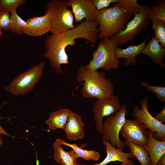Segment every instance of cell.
Wrapping results in <instances>:
<instances>
[{
  "label": "cell",
  "instance_id": "37",
  "mask_svg": "<svg viewBox=\"0 0 165 165\" xmlns=\"http://www.w3.org/2000/svg\"><path fill=\"white\" fill-rule=\"evenodd\" d=\"M119 165H127L126 164L123 163H121V164Z\"/></svg>",
  "mask_w": 165,
  "mask_h": 165
},
{
  "label": "cell",
  "instance_id": "13",
  "mask_svg": "<svg viewBox=\"0 0 165 165\" xmlns=\"http://www.w3.org/2000/svg\"><path fill=\"white\" fill-rule=\"evenodd\" d=\"M26 21L27 26L24 33L29 36H41L50 32L51 29V21L48 14L46 13L43 16L31 18Z\"/></svg>",
  "mask_w": 165,
  "mask_h": 165
},
{
  "label": "cell",
  "instance_id": "31",
  "mask_svg": "<svg viewBox=\"0 0 165 165\" xmlns=\"http://www.w3.org/2000/svg\"><path fill=\"white\" fill-rule=\"evenodd\" d=\"M154 117L160 122L163 124L165 125V107L164 106Z\"/></svg>",
  "mask_w": 165,
  "mask_h": 165
},
{
  "label": "cell",
  "instance_id": "33",
  "mask_svg": "<svg viewBox=\"0 0 165 165\" xmlns=\"http://www.w3.org/2000/svg\"><path fill=\"white\" fill-rule=\"evenodd\" d=\"M162 165H165V154L163 155L160 159L159 161Z\"/></svg>",
  "mask_w": 165,
  "mask_h": 165
},
{
  "label": "cell",
  "instance_id": "24",
  "mask_svg": "<svg viewBox=\"0 0 165 165\" xmlns=\"http://www.w3.org/2000/svg\"><path fill=\"white\" fill-rule=\"evenodd\" d=\"M117 3L130 16L143 11L146 7L139 4L137 0H118Z\"/></svg>",
  "mask_w": 165,
  "mask_h": 165
},
{
  "label": "cell",
  "instance_id": "9",
  "mask_svg": "<svg viewBox=\"0 0 165 165\" xmlns=\"http://www.w3.org/2000/svg\"><path fill=\"white\" fill-rule=\"evenodd\" d=\"M151 7H146L144 10L135 15L123 30L111 37L117 46L132 41L141 31L146 28L149 22L146 16Z\"/></svg>",
  "mask_w": 165,
  "mask_h": 165
},
{
  "label": "cell",
  "instance_id": "19",
  "mask_svg": "<svg viewBox=\"0 0 165 165\" xmlns=\"http://www.w3.org/2000/svg\"><path fill=\"white\" fill-rule=\"evenodd\" d=\"M62 145L57 139L53 144V160L62 165H86L80 164L77 161L73 150L67 152L64 150Z\"/></svg>",
  "mask_w": 165,
  "mask_h": 165
},
{
  "label": "cell",
  "instance_id": "7",
  "mask_svg": "<svg viewBox=\"0 0 165 165\" xmlns=\"http://www.w3.org/2000/svg\"><path fill=\"white\" fill-rule=\"evenodd\" d=\"M128 112L127 105L124 104L121 106L119 111L107 117L103 124L102 139L109 141L112 146L122 151L124 150L125 145L124 141L119 138V134Z\"/></svg>",
  "mask_w": 165,
  "mask_h": 165
},
{
  "label": "cell",
  "instance_id": "27",
  "mask_svg": "<svg viewBox=\"0 0 165 165\" xmlns=\"http://www.w3.org/2000/svg\"><path fill=\"white\" fill-rule=\"evenodd\" d=\"M26 2V0H0V9L12 14L16 12V9Z\"/></svg>",
  "mask_w": 165,
  "mask_h": 165
},
{
  "label": "cell",
  "instance_id": "11",
  "mask_svg": "<svg viewBox=\"0 0 165 165\" xmlns=\"http://www.w3.org/2000/svg\"><path fill=\"white\" fill-rule=\"evenodd\" d=\"M135 119L133 120L126 119L120 131L126 140L138 144L145 149L149 138L148 131L142 123Z\"/></svg>",
  "mask_w": 165,
  "mask_h": 165
},
{
  "label": "cell",
  "instance_id": "20",
  "mask_svg": "<svg viewBox=\"0 0 165 165\" xmlns=\"http://www.w3.org/2000/svg\"><path fill=\"white\" fill-rule=\"evenodd\" d=\"M72 112L70 109L60 108L58 110L50 113L49 118L45 121V123L50 130L61 128L64 130L69 116Z\"/></svg>",
  "mask_w": 165,
  "mask_h": 165
},
{
  "label": "cell",
  "instance_id": "1",
  "mask_svg": "<svg viewBox=\"0 0 165 165\" xmlns=\"http://www.w3.org/2000/svg\"><path fill=\"white\" fill-rule=\"evenodd\" d=\"M99 32L96 22H90L85 20L74 28L65 32L57 34L51 33L45 40V52L42 57L49 61L50 65L57 73L63 74L61 65L69 63L65 50L67 47L75 45V40L78 38L85 39L94 44L98 37Z\"/></svg>",
  "mask_w": 165,
  "mask_h": 165
},
{
  "label": "cell",
  "instance_id": "26",
  "mask_svg": "<svg viewBox=\"0 0 165 165\" xmlns=\"http://www.w3.org/2000/svg\"><path fill=\"white\" fill-rule=\"evenodd\" d=\"M152 23L154 37L161 45L165 48V22L157 20L152 21Z\"/></svg>",
  "mask_w": 165,
  "mask_h": 165
},
{
  "label": "cell",
  "instance_id": "30",
  "mask_svg": "<svg viewBox=\"0 0 165 165\" xmlns=\"http://www.w3.org/2000/svg\"><path fill=\"white\" fill-rule=\"evenodd\" d=\"M92 1L99 11L102 9L108 8L112 3H118V0H92Z\"/></svg>",
  "mask_w": 165,
  "mask_h": 165
},
{
  "label": "cell",
  "instance_id": "10",
  "mask_svg": "<svg viewBox=\"0 0 165 165\" xmlns=\"http://www.w3.org/2000/svg\"><path fill=\"white\" fill-rule=\"evenodd\" d=\"M121 106L118 97L116 95L101 99H97L93 106V118L96 129L100 134L103 132L102 119L118 112Z\"/></svg>",
  "mask_w": 165,
  "mask_h": 165
},
{
  "label": "cell",
  "instance_id": "28",
  "mask_svg": "<svg viewBox=\"0 0 165 165\" xmlns=\"http://www.w3.org/2000/svg\"><path fill=\"white\" fill-rule=\"evenodd\" d=\"M141 85L144 86L149 92L154 94L160 102H165V87L157 85L152 86L145 82L141 83Z\"/></svg>",
  "mask_w": 165,
  "mask_h": 165
},
{
  "label": "cell",
  "instance_id": "23",
  "mask_svg": "<svg viewBox=\"0 0 165 165\" xmlns=\"http://www.w3.org/2000/svg\"><path fill=\"white\" fill-rule=\"evenodd\" d=\"M151 7L146 17L152 22L157 20L165 22V1L158 0Z\"/></svg>",
  "mask_w": 165,
  "mask_h": 165
},
{
  "label": "cell",
  "instance_id": "18",
  "mask_svg": "<svg viewBox=\"0 0 165 165\" xmlns=\"http://www.w3.org/2000/svg\"><path fill=\"white\" fill-rule=\"evenodd\" d=\"M148 133L149 138L145 149L150 157L151 165H157L160 158L165 154V141L155 138L150 130Z\"/></svg>",
  "mask_w": 165,
  "mask_h": 165
},
{
  "label": "cell",
  "instance_id": "2",
  "mask_svg": "<svg viewBox=\"0 0 165 165\" xmlns=\"http://www.w3.org/2000/svg\"><path fill=\"white\" fill-rule=\"evenodd\" d=\"M76 80L82 83L81 94L83 98L101 99L108 97L114 93L113 82L106 78L104 72L88 69L84 65L79 68Z\"/></svg>",
  "mask_w": 165,
  "mask_h": 165
},
{
  "label": "cell",
  "instance_id": "22",
  "mask_svg": "<svg viewBox=\"0 0 165 165\" xmlns=\"http://www.w3.org/2000/svg\"><path fill=\"white\" fill-rule=\"evenodd\" d=\"M124 144L130 149V154L135 157L141 165H151V160L148 152L142 146L126 140L124 141Z\"/></svg>",
  "mask_w": 165,
  "mask_h": 165
},
{
  "label": "cell",
  "instance_id": "8",
  "mask_svg": "<svg viewBox=\"0 0 165 165\" xmlns=\"http://www.w3.org/2000/svg\"><path fill=\"white\" fill-rule=\"evenodd\" d=\"M148 98L145 97L141 101V108L135 106L133 109L132 116L152 133L154 138L159 141H165V125L156 119L150 113L148 109Z\"/></svg>",
  "mask_w": 165,
  "mask_h": 165
},
{
  "label": "cell",
  "instance_id": "3",
  "mask_svg": "<svg viewBox=\"0 0 165 165\" xmlns=\"http://www.w3.org/2000/svg\"><path fill=\"white\" fill-rule=\"evenodd\" d=\"M130 16L117 3L112 7L99 10L96 21L99 38H111L118 34L125 28Z\"/></svg>",
  "mask_w": 165,
  "mask_h": 165
},
{
  "label": "cell",
  "instance_id": "6",
  "mask_svg": "<svg viewBox=\"0 0 165 165\" xmlns=\"http://www.w3.org/2000/svg\"><path fill=\"white\" fill-rule=\"evenodd\" d=\"M46 64L45 61H42L20 73L5 87V90L16 96L28 94L39 82Z\"/></svg>",
  "mask_w": 165,
  "mask_h": 165
},
{
  "label": "cell",
  "instance_id": "4",
  "mask_svg": "<svg viewBox=\"0 0 165 165\" xmlns=\"http://www.w3.org/2000/svg\"><path fill=\"white\" fill-rule=\"evenodd\" d=\"M117 46L112 38L102 39L97 49L92 52V59L85 66L88 69L95 71L99 69L110 71L118 68L119 61L115 56Z\"/></svg>",
  "mask_w": 165,
  "mask_h": 165
},
{
  "label": "cell",
  "instance_id": "32",
  "mask_svg": "<svg viewBox=\"0 0 165 165\" xmlns=\"http://www.w3.org/2000/svg\"><path fill=\"white\" fill-rule=\"evenodd\" d=\"M2 118L0 117V120ZM0 133H1L2 134H4L6 136H8L9 137H10V135L0 125Z\"/></svg>",
  "mask_w": 165,
  "mask_h": 165
},
{
  "label": "cell",
  "instance_id": "36",
  "mask_svg": "<svg viewBox=\"0 0 165 165\" xmlns=\"http://www.w3.org/2000/svg\"><path fill=\"white\" fill-rule=\"evenodd\" d=\"M157 165H162L160 162H158L157 163Z\"/></svg>",
  "mask_w": 165,
  "mask_h": 165
},
{
  "label": "cell",
  "instance_id": "25",
  "mask_svg": "<svg viewBox=\"0 0 165 165\" xmlns=\"http://www.w3.org/2000/svg\"><path fill=\"white\" fill-rule=\"evenodd\" d=\"M11 24L9 31L21 35L24 33V30L27 26L26 21L23 20L15 12L10 15Z\"/></svg>",
  "mask_w": 165,
  "mask_h": 165
},
{
  "label": "cell",
  "instance_id": "16",
  "mask_svg": "<svg viewBox=\"0 0 165 165\" xmlns=\"http://www.w3.org/2000/svg\"><path fill=\"white\" fill-rule=\"evenodd\" d=\"M83 126L81 117L72 112L69 116L64 130L69 140L81 139L85 136Z\"/></svg>",
  "mask_w": 165,
  "mask_h": 165
},
{
  "label": "cell",
  "instance_id": "17",
  "mask_svg": "<svg viewBox=\"0 0 165 165\" xmlns=\"http://www.w3.org/2000/svg\"><path fill=\"white\" fill-rule=\"evenodd\" d=\"M141 53L147 55L161 68H165V63L163 61L165 57V48L161 45L154 36L149 40Z\"/></svg>",
  "mask_w": 165,
  "mask_h": 165
},
{
  "label": "cell",
  "instance_id": "34",
  "mask_svg": "<svg viewBox=\"0 0 165 165\" xmlns=\"http://www.w3.org/2000/svg\"><path fill=\"white\" fill-rule=\"evenodd\" d=\"M2 134L0 133V148L3 144V141L1 138V135Z\"/></svg>",
  "mask_w": 165,
  "mask_h": 165
},
{
  "label": "cell",
  "instance_id": "12",
  "mask_svg": "<svg viewBox=\"0 0 165 165\" xmlns=\"http://www.w3.org/2000/svg\"><path fill=\"white\" fill-rule=\"evenodd\" d=\"M68 6L72 8V11L76 22L79 23L84 19L89 22H96L99 13L92 0H68Z\"/></svg>",
  "mask_w": 165,
  "mask_h": 165
},
{
  "label": "cell",
  "instance_id": "15",
  "mask_svg": "<svg viewBox=\"0 0 165 165\" xmlns=\"http://www.w3.org/2000/svg\"><path fill=\"white\" fill-rule=\"evenodd\" d=\"M148 36L141 43L136 45H131L124 49H121L117 46L115 49V56L116 58L118 60L124 58V65L129 66L134 65L137 63L136 57L140 53L146 46V42L149 38Z\"/></svg>",
  "mask_w": 165,
  "mask_h": 165
},
{
  "label": "cell",
  "instance_id": "29",
  "mask_svg": "<svg viewBox=\"0 0 165 165\" xmlns=\"http://www.w3.org/2000/svg\"><path fill=\"white\" fill-rule=\"evenodd\" d=\"M10 13L0 9V28L6 30H9L11 20Z\"/></svg>",
  "mask_w": 165,
  "mask_h": 165
},
{
  "label": "cell",
  "instance_id": "21",
  "mask_svg": "<svg viewBox=\"0 0 165 165\" xmlns=\"http://www.w3.org/2000/svg\"><path fill=\"white\" fill-rule=\"evenodd\" d=\"M57 139L62 145H65L72 148L77 159L80 157L87 161L90 160L98 161L99 159L101 154L97 151L94 150H88L84 149L79 147L76 143H70L63 139Z\"/></svg>",
  "mask_w": 165,
  "mask_h": 165
},
{
  "label": "cell",
  "instance_id": "5",
  "mask_svg": "<svg viewBox=\"0 0 165 165\" xmlns=\"http://www.w3.org/2000/svg\"><path fill=\"white\" fill-rule=\"evenodd\" d=\"M68 7L67 1L64 0H52L47 4L45 13L51 21V33H60L75 27L73 15Z\"/></svg>",
  "mask_w": 165,
  "mask_h": 165
},
{
  "label": "cell",
  "instance_id": "35",
  "mask_svg": "<svg viewBox=\"0 0 165 165\" xmlns=\"http://www.w3.org/2000/svg\"><path fill=\"white\" fill-rule=\"evenodd\" d=\"M1 29L0 28V37L1 36V35L2 34V32Z\"/></svg>",
  "mask_w": 165,
  "mask_h": 165
},
{
  "label": "cell",
  "instance_id": "14",
  "mask_svg": "<svg viewBox=\"0 0 165 165\" xmlns=\"http://www.w3.org/2000/svg\"><path fill=\"white\" fill-rule=\"evenodd\" d=\"M102 142L105 146L106 156L101 162L94 164L87 165H106L111 162L119 161L127 165H134L132 161L129 158H133L134 157L129 153L123 152L119 149L113 147L109 141L102 139Z\"/></svg>",
  "mask_w": 165,
  "mask_h": 165
}]
</instances>
